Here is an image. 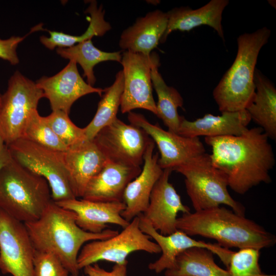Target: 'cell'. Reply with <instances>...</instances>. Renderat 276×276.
<instances>
[{"label": "cell", "mask_w": 276, "mask_h": 276, "mask_svg": "<svg viewBox=\"0 0 276 276\" xmlns=\"http://www.w3.org/2000/svg\"><path fill=\"white\" fill-rule=\"evenodd\" d=\"M268 140L259 127L248 128L237 136L204 137L212 148L213 164L225 173L228 187L239 194L262 182H271L269 172L275 158Z\"/></svg>", "instance_id": "1"}, {"label": "cell", "mask_w": 276, "mask_h": 276, "mask_svg": "<svg viewBox=\"0 0 276 276\" xmlns=\"http://www.w3.org/2000/svg\"><path fill=\"white\" fill-rule=\"evenodd\" d=\"M76 220L74 212L52 200L38 219L24 223L34 249L56 256L73 276L79 275L77 258L84 243L107 239L119 233L109 228L97 234L86 232Z\"/></svg>", "instance_id": "2"}, {"label": "cell", "mask_w": 276, "mask_h": 276, "mask_svg": "<svg viewBox=\"0 0 276 276\" xmlns=\"http://www.w3.org/2000/svg\"><path fill=\"white\" fill-rule=\"evenodd\" d=\"M177 230L189 236L216 240L224 248H254L273 246L275 236L254 221L223 206L182 214L177 218Z\"/></svg>", "instance_id": "3"}, {"label": "cell", "mask_w": 276, "mask_h": 276, "mask_svg": "<svg viewBox=\"0 0 276 276\" xmlns=\"http://www.w3.org/2000/svg\"><path fill=\"white\" fill-rule=\"evenodd\" d=\"M270 35V30L264 27L237 38L235 60L213 91V98L221 112L246 109L252 101L258 57Z\"/></svg>", "instance_id": "4"}, {"label": "cell", "mask_w": 276, "mask_h": 276, "mask_svg": "<svg viewBox=\"0 0 276 276\" xmlns=\"http://www.w3.org/2000/svg\"><path fill=\"white\" fill-rule=\"evenodd\" d=\"M52 201L48 181L13 158L0 171V209L16 220H37Z\"/></svg>", "instance_id": "5"}, {"label": "cell", "mask_w": 276, "mask_h": 276, "mask_svg": "<svg viewBox=\"0 0 276 276\" xmlns=\"http://www.w3.org/2000/svg\"><path fill=\"white\" fill-rule=\"evenodd\" d=\"M173 171L185 177L187 193L195 211L224 204L245 216L244 206L228 191L226 175L214 166L210 154L198 155Z\"/></svg>", "instance_id": "6"}, {"label": "cell", "mask_w": 276, "mask_h": 276, "mask_svg": "<svg viewBox=\"0 0 276 276\" xmlns=\"http://www.w3.org/2000/svg\"><path fill=\"white\" fill-rule=\"evenodd\" d=\"M7 147L14 160L48 181L54 202L77 198L71 189L63 152L53 150L24 138Z\"/></svg>", "instance_id": "7"}, {"label": "cell", "mask_w": 276, "mask_h": 276, "mask_svg": "<svg viewBox=\"0 0 276 276\" xmlns=\"http://www.w3.org/2000/svg\"><path fill=\"white\" fill-rule=\"evenodd\" d=\"M42 91L31 80L16 71L8 81V87L2 96L0 134L6 146L22 137L27 123L37 110Z\"/></svg>", "instance_id": "8"}, {"label": "cell", "mask_w": 276, "mask_h": 276, "mask_svg": "<svg viewBox=\"0 0 276 276\" xmlns=\"http://www.w3.org/2000/svg\"><path fill=\"white\" fill-rule=\"evenodd\" d=\"M139 223V216L135 217L116 235L85 244L77 258L79 270L99 261L123 264L128 262L126 259L129 254L136 251L149 254L160 253L159 246L151 241L149 236L142 232Z\"/></svg>", "instance_id": "9"}, {"label": "cell", "mask_w": 276, "mask_h": 276, "mask_svg": "<svg viewBox=\"0 0 276 276\" xmlns=\"http://www.w3.org/2000/svg\"><path fill=\"white\" fill-rule=\"evenodd\" d=\"M158 58L154 52L149 56L127 51L122 54L120 63L123 66L124 88L120 108L122 113L135 109H144L156 115L151 71Z\"/></svg>", "instance_id": "10"}, {"label": "cell", "mask_w": 276, "mask_h": 276, "mask_svg": "<svg viewBox=\"0 0 276 276\" xmlns=\"http://www.w3.org/2000/svg\"><path fill=\"white\" fill-rule=\"evenodd\" d=\"M93 141L107 159L140 167L152 139L140 127L117 118L100 130Z\"/></svg>", "instance_id": "11"}, {"label": "cell", "mask_w": 276, "mask_h": 276, "mask_svg": "<svg viewBox=\"0 0 276 276\" xmlns=\"http://www.w3.org/2000/svg\"><path fill=\"white\" fill-rule=\"evenodd\" d=\"M34 248L24 223L0 209V270L33 276Z\"/></svg>", "instance_id": "12"}, {"label": "cell", "mask_w": 276, "mask_h": 276, "mask_svg": "<svg viewBox=\"0 0 276 276\" xmlns=\"http://www.w3.org/2000/svg\"><path fill=\"white\" fill-rule=\"evenodd\" d=\"M130 124L143 129L158 148V163L163 169L172 171L192 158L205 152L203 144L199 137H189L165 130L159 126L150 123L140 113L129 112Z\"/></svg>", "instance_id": "13"}, {"label": "cell", "mask_w": 276, "mask_h": 276, "mask_svg": "<svg viewBox=\"0 0 276 276\" xmlns=\"http://www.w3.org/2000/svg\"><path fill=\"white\" fill-rule=\"evenodd\" d=\"M138 216L141 230L153 239L161 250L160 258L148 265L150 270L159 273L165 270L172 268L174 265L176 257L183 251L192 247L204 248L210 250L217 255L225 266L228 267L234 251L217 243L212 244L195 240L179 230L170 235H163L153 227L142 214Z\"/></svg>", "instance_id": "14"}, {"label": "cell", "mask_w": 276, "mask_h": 276, "mask_svg": "<svg viewBox=\"0 0 276 276\" xmlns=\"http://www.w3.org/2000/svg\"><path fill=\"white\" fill-rule=\"evenodd\" d=\"M36 84L49 100L52 111L60 110L68 114L74 103L80 98L91 93L101 96L104 91L85 82L77 63L72 60L56 75L42 76Z\"/></svg>", "instance_id": "15"}, {"label": "cell", "mask_w": 276, "mask_h": 276, "mask_svg": "<svg viewBox=\"0 0 276 276\" xmlns=\"http://www.w3.org/2000/svg\"><path fill=\"white\" fill-rule=\"evenodd\" d=\"M172 171L164 170L152 189L147 209L142 213L163 235H170L177 230L176 223L179 212L190 213V208L182 203L180 196L169 182Z\"/></svg>", "instance_id": "16"}, {"label": "cell", "mask_w": 276, "mask_h": 276, "mask_svg": "<svg viewBox=\"0 0 276 276\" xmlns=\"http://www.w3.org/2000/svg\"><path fill=\"white\" fill-rule=\"evenodd\" d=\"M63 155L72 192L76 198H82L89 182L108 159L93 140L68 148Z\"/></svg>", "instance_id": "17"}, {"label": "cell", "mask_w": 276, "mask_h": 276, "mask_svg": "<svg viewBox=\"0 0 276 276\" xmlns=\"http://www.w3.org/2000/svg\"><path fill=\"white\" fill-rule=\"evenodd\" d=\"M141 170L140 166L108 159L89 182L82 198L98 202H122L126 187Z\"/></svg>", "instance_id": "18"}, {"label": "cell", "mask_w": 276, "mask_h": 276, "mask_svg": "<svg viewBox=\"0 0 276 276\" xmlns=\"http://www.w3.org/2000/svg\"><path fill=\"white\" fill-rule=\"evenodd\" d=\"M155 144H149L144 155L141 173L126 187L123 201L126 205L122 217L128 222L143 213L147 209L152 189L164 170L158 164V153L153 154Z\"/></svg>", "instance_id": "19"}, {"label": "cell", "mask_w": 276, "mask_h": 276, "mask_svg": "<svg viewBox=\"0 0 276 276\" xmlns=\"http://www.w3.org/2000/svg\"><path fill=\"white\" fill-rule=\"evenodd\" d=\"M55 203L74 212L76 215L77 224L90 233H100L106 229L108 224L118 225L124 228L130 222L121 216L126 208L123 201L106 202L74 198Z\"/></svg>", "instance_id": "20"}, {"label": "cell", "mask_w": 276, "mask_h": 276, "mask_svg": "<svg viewBox=\"0 0 276 276\" xmlns=\"http://www.w3.org/2000/svg\"><path fill=\"white\" fill-rule=\"evenodd\" d=\"M250 121L246 109L223 112L220 116L207 113L194 121L182 117L177 134L189 137L237 136L247 130Z\"/></svg>", "instance_id": "21"}, {"label": "cell", "mask_w": 276, "mask_h": 276, "mask_svg": "<svg viewBox=\"0 0 276 276\" xmlns=\"http://www.w3.org/2000/svg\"><path fill=\"white\" fill-rule=\"evenodd\" d=\"M228 4V0H211L197 9H192L189 7L172 9L167 12V26L159 42L164 43L174 31L189 32L202 25L212 28L224 41L222 25V13Z\"/></svg>", "instance_id": "22"}, {"label": "cell", "mask_w": 276, "mask_h": 276, "mask_svg": "<svg viewBox=\"0 0 276 276\" xmlns=\"http://www.w3.org/2000/svg\"><path fill=\"white\" fill-rule=\"evenodd\" d=\"M167 23V13L160 10L149 12L123 31L119 46L124 50L149 56L160 42Z\"/></svg>", "instance_id": "23"}, {"label": "cell", "mask_w": 276, "mask_h": 276, "mask_svg": "<svg viewBox=\"0 0 276 276\" xmlns=\"http://www.w3.org/2000/svg\"><path fill=\"white\" fill-rule=\"evenodd\" d=\"M255 93L246 108L251 119L269 139H276V88L259 70L254 74Z\"/></svg>", "instance_id": "24"}, {"label": "cell", "mask_w": 276, "mask_h": 276, "mask_svg": "<svg viewBox=\"0 0 276 276\" xmlns=\"http://www.w3.org/2000/svg\"><path fill=\"white\" fill-rule=\"evenodd\" d=\"M213 253L201 247H192L180 253L174 266L165 272V276H230L227 270L218 266Z\"/></svg>", "instance_id": "25"}, {"label": "cell", "mask_w": 276, "mask_h": 276, "mask_svg": "<svg viewBox=\"0 0 276 276\" xmlns=\"http://www.w3.org/2000/svg\"><path fill=\"white\" fill-rule=\"evenodd\" d=\"M159 65L158 58L152 65L151 71L152 86L158 99L156 116L163 121L168 130L177 133L182 117L179 115L177 109L183 105V100L176 89L166 83L158 72Z\"/></svg>", "instance_id": "26"}, {"label": "cell", "mask_w": 276, "mask_h": 276, "mask_svg": "<svg viewBox=\"0 0 276 276\" xmlns=\"http://www.w3.org/2000/svg\"><path fill=\"white\" fill-rule=\"evenodd\" d=\"M85 12L90 15V19L89 26L83 34L74 36L61 32L47 30L50 37L41 36V43L50 50H54L56 48H68L90 40L94 36H102L111 29L110 24L104 19L105 11L102 6L98 7L96 1H91Z\"/></svg>", "instance_id": "27"}, {"label": "cell", "mask_w": 276, "mask_h": 276, "mask_svg": "<svg viewBox=\"0 0 276 276\" xmlns=\"http://www.w3.org/2000/svg\"><path fill=\"white\" fill-rule=\"evenodd\" d=\"M123 88L124 75L122 70H121L116 74L112 84L104 89L95 116L90 122L83 128L87 140H93L100 130L117 118Z\"/></svg>", "instance_id": "28"}, {"label": "cell", "mask_w": 276, "mask_h": 276, "mask_svg": "<svg viewBox=\"0 0 276 276\" xmlns=\"http://www.w3.org/2000/svg\"><path fill=\"white\" fill-rule=\"evenodd\" d=\"M57 54L63 58L74 61L83 70L87 83L93 86L96 81L94 68L100 62L114 61L121 62V52H107L97 48L91 39L65 48H57Z\"/></svg>", "instance_id": "29"}, {"label": "cell", "mask_w": 276, "mask_h": 276, "mask_svg": "<svg viewBox=\"0 0 276 276\" xmlns=\"http://www.w3.org/2000/svg\"><path fill=\"white\" fill-rule=\"evenodd\" d=\"M21 138L26 139L53 150L64 152L66 146L54 133L37 110L31 115Z\"/></svg>", "instance_id": "30"}, {"label": "cell", "mask_w": 276, "mask_h": 276, "mask_svg": "<svg viewBox=\"0 0 276 276\" xmlns=\"http://www.w3.org/2000/svg\"><path fill=\"white\" fill-rule=\"evenodd\" d=\"M44 118L67 149L87 140L83 128L77 126L63 111H52Z\"/></svg>", "instance_id": "31"}, {"label": "cell", "mask_w": 276, "mask_h": 276, "mask_svg": "<svg viewBox=\"0 0 276 276\" xmlns=\"http://www.w3.org/2000/svg\"><path fill=\"white\" fill-rule=\"evenodd\" d=\"M260 250L244 248L233 253L227 270L230 276H275L263 272L259 263Z\"/></svg>", "instance_id": "32"}, {"label": "cell", "mask_w": 276, "mask_h": 276, "mask_svg": "<svg viewBox=\"0 0 276 276\" xmlns=\"http://www.w3.org/2000/svg\"><path fill=\"white\" fill-rule=\"evenodd\" d=\"M33 276H73L55 255L34 249Z\"/></svg>", "instance_id": "33"}, {"label": "cell", "mask_w": 276, "mask_h": 276, "mask_svg": "<svg viewBox=\"0 0 276 276\" xmlns=\"http://www.w3.org/2000/svg\"><path fill=\"white\" fill-rule=\"evenodd\" d=\"M11 36L9 38H0V58L8 61L12 65L17 64L19 58L16 53L18 44L26 37Z\"/></svg>", "instance_id": "34"}, {"label": "cell", "mask_w": 276, "mask_h": 276, "mask_svg": "<svg viewBox=\"0 0 276 276\" xmlns=\"http://www.w3.org/2000/svg\"><path fill=\"white\" fill-rule=\"evenodd\" d=\"M128 262L123 264H115L111 271H107L95 263L84 267L86 276H126Z\"/></svg>", "instance_id": "35"}, {"label": "cell", "mask_w": 276, "mask_h": 276, "mask_svg": "<svg viewBox=\"0 0 276 276\" xmlns=\"http://www.w3.org/2000/svg\"><path fill=\"white\" fill-rule=\"evenodd\" d=\"M12 157L7 146L0 152V171L12 159Z\"/></svg>", "instance_id": "36"}, {"label": "cell", "mask_w": 276, "mask_h": 276, "mask_svg": "<svg viewBox=\"0 0 276 276\" xmlns=\"http://www.w3.org/2000/svg\"><path fill=\"white\" fill-rule=\"evenodd\" d=\"M6 146V145L5 144V141L2 135L0 134V152H1L4 149Z\"/></svg>", "instance_id": "37"}, {"label": "cell", "mask_w": 276, "mask_h": 276, "mask_svg": "<svg viewBox=\"0 0 276 276\" xmlns=\"http://www.w3.org/2000/svg\"><path fill=\"white\" fill-rule=\"evenodd\" d=\"M268 3L270 4V6H271L272 7H274V8L275 9V1H268Z\"/></svg>", "instance_id": "38"}, {"label": "cell", "mask_w": 276, "mask_h": 276, "mask_svg": "<svg viewBox=\"0 0 276 276\" xmlns=\"http://www.w3.org/2000/svg\"><path fill=\"white\" fill-rule=\"evenodd\" d=\"M2 95L0 94V111H1V105H2Z\"/></svg>", "instance_id": "39"}, {"label": "cell", "mask_w": 276, "mask_h": 276, "mask_svg": "<svg viewBox=\"0 0 276 276\" xmlns=\"http://www.w3.org/2000/svg\"></svg>", "instance_id": "40"}]
</instances>
